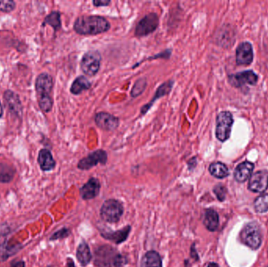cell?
I'll list each match as a JSON object with an SVG mask.
<instances>
[{"instance_id": "6da1fadb", "label": "cell", "mask_w": 268, "mask_h": 267, "mask_svg": "<svg viewBox=\"0 0 268 267\" xmlns=\"http://www.w3.org/2000/svg\"><path fill=\"white\" fill-rule=\"evenodd\" d=\"M94 264L96 267H123L128 258L110 244H102L94 250Z\"/></svg>"}, {"instance_id": "5bb4252c", "label": "cell", "mask_w": 268, "mask_h": 267, "mask_svg": "<svg viewBox=\"0 0 268 267\" xmlns=\"http://www.w3.org/2000/svg\"><path fill=\"white\" fill-rule=\"evenodd\" d=\"M101 188H102V185L99 180L95 177H91V179H89V181L80 188V196L84 201L95 199L99 195Z\"/></svg>"}, {"instance_id": "ac0fdd59", "label": "cell", "mask_w": 268, "mask_h": 267, "mask_svg": "<svg viewBox=\"0 0 268 267\" xmlns=\"http://www.w3.org/2000/svg\"><path fill=\"white\" fill-rule=\"evenodd\" d=\"M24 248V245L21 243L12 244H10L8 240H6L0 244V263L6 262L11 257L18 254Z\"/></svg>"}, {"instance_id": "277c9868", "label": "cell", "mask_w": 268, "mask_h": 267, "mask_svg": "<svg viewBox=\"0 0 268 267\" xmlns=\"http://www.w3.org/2000/svg\"><path fill=\"white\" fill-rule=\"evenodd\" d=\"M262 230L257 222H249L240 231L239 240L252 250L259 249L262 244Z\"/></svg>"}, {"instance_id": "74e56055", "label": "cell", "mask_w": 268, "mask_h": 267, "mask_svg": "<svg viewBox=\"0 0 268 267\" xmlns=\"http://www.w3.org/2000/svg\"><path fill=\"white\" fill-rule=\"evenodd\" d=\"M66 267H75L74 260L71 258H67V262H66Z\"/></svg>"}, {"instance_id": "d6986e66", "label": "cell", "mask_w": 268, "mask_h": 267, "mask_svg": "<svg viewBox=\"0 0 268 267\" xmlns=\"http://www.w3.org/2000/svg\"><path fill=\"white\" fill-rule=\"evenodd\" d=\"M37 161L43 172H50L55 168L56 161L53 158L51 151L48 149L43 148L39 150Z\"/></svg>"}, {"instance_id": "836d02e7", "label": "cell", "mask_w": 268, "mask_h": 267, "mask_svg": "<svg viewBox=\"0 0 268 267\" xmlns=\"http://www.w3.org/2000/svg\"><path fill=\"white\" fill-rule=\"evenodd\" d=\"M190 256L191 258H193L195 261H199V255L198 253L197 249L196 248V243L194 242L192 244L190 248Z\"/></svg>"}, {"instance_id": "f1b7e54d", "label": "cell", "mask_w": 268, "mask_h": 267, "mask_svg": "<svg viewBox=\"0 0 268 267\" xmlns=\"http://www.w3.org/2000/svg\"><path fill=\"white\" fill-rule=\"evenodd\" d=\"M146 86H147V80L145 78H140L137 80L130 93L132 98H137L145 91Z\"/></svg>"}, {"instance_id": "30bf717a", "label": "cell", "mask_w": 268, "mask_h": 267, "mask_svg": "<svg viewBox=\"0 0 268 267\" xmlns=\"http://www.w3.org/2000/svg\"><path fill=\"white\" fill-rule=\"evenodd\" d=\"M107 161H108V154L105 150L99 149V150L93 151L86 157L80 160L77 167L78 169L86 171V170H90L97 166L99 164L103 165H106Z\"/></svg>"}, {"instance_id": "83f0119b", "label": "cell", "mask_w": 268, "mask_h": 267, "mask_svg": "<svg viewBox=\"0 0 268 267\" xmlns=\"http://www.w3.org/2000/svg\"><path fill=\"white\" fill-rule=\"evenodd\" d=\"M253 207L257 213H266L268 212V194L263 193L255 199Z\"/></svg>"}, {"instance_id": "4dcf8cb0", "label": "cell", "mask_w": 268, "mask_h": 267, "mask_svg": "<svg viewBox=\"0 0 268 267\" xmlns=\"http://www.w3.org/2000/svg\"><path fill=\"white\" fill-rule=\"evenodd\" d=\"M213 193L217 197L220 202H223L225 201L227 196V190L223 184H217L213 189Z\"/></svg>"}, {"instance_id": "8d00e7d4", "label": "cell", "mask_w": 268, "mask_h": 267, "mask_svg": "<svg viewBox=\"0 0 268 267\" xmlns=\"http://www.w3.org/2000/svg\"><path fill=\"white\" fill-rule=\"evenodd\" d=\"M188 165H189V170H193L194 168H196V165H197V160H196V157H192V159L189 161L188 163Z\"/></svg>"}, {"instance_id": "603a6c76", "label": "cell", "mask_w": 268, "mask_h": 267, "mask_svg": "<svg viewBox=\"0 0 268 267\" xmlns=\"http://www.w3.org/2000/svg\"><path fill=\"white\" fill-rule=\"evenodd\" d=\"M76 258L78 262L84 267L86 266L92 261L93 255L91 248L85 241H81L77 247Z\"/></svg>"}, {"instance_id": "e0dca14e", "label": "cell", "mask_w": 268, "mask_h": 267, "mask_svg": "<svg viewBox=\"0 0 268 267\" xmlns=\"http://www.w3.org/2000/svg\"><path fill=\"white\" fill-rule=\"evenodd\" d=\"M254 168H255V165L251 161H245L240 163L239 165H237L236 168L234 169V180L240 184L246 182L252 175Z\"/></svg>"}, {"instance_id": "7402d4cb", "label": "cell", "mask_w": 268, "mask_h": 267, "mask_svg": "<svg viewBox=\"0 0 268 267\" xmlns=\"http://www.w3.org/2000/svg\"><path fill=\"white\" fill-rule=\"evenodd\" d=\"M203 224L209 231L217 230L220 225V218L217 211L213 209H206L203 218Z\"/></svg>"}, {"instance_id": "3957f363", "label": "cell", "mask_w": 268, "mask_h": 267, "mask_svg": "<svg viewBox=\"0 0 268 267\" xmlns=\"http://www.w3.org/2000/svg\"><path fill=\"white\" fill-rule=\"evenodd\" d=\"M53 88V80L50 74L43 72L38 75L36 80L38 104L39 108L44 113H49L53 108V101L51 97Z\"/></svg>"}, {"instance_id": "8992f818", "label": "cell", "mask_w": 268, "mask_h": 267, "mask_svg": "<svg viewBox=\"0 0 268 267\" xmlns=\"http://www.w3.org/2000/svg\"><path fill=\"white\" fill-rule=\"evenodd\" d=\"M234 124L233 115L228 111L220 112L216 119V137L220 142L227 141L230 138Z\"/></svg>"}, {"instance_id": "484cf974", "label": "cell", "mask_w": 268, "mask_h": 267, "mask_svg": "<svg viewBox=\"0 0 268 267\" xmlns=\"http://www.w3.org/2000/svg\"><path fill=\"white\" fill-rule=\"evenodd\" d=\"M16 169L13 165L7 163L0 162V183L9 184L14 179Z\"/></svg>"}, {"instance_id": "f546056e", "label": "cell", "mask_w": 268, "mask_h": 267, "mask_svg": "<svg viewBox=\"0 0 268 267\" xmlns=\"http://www.w3.org/2000/svg\"><path fill=\"white\" fill-rule=\"evenodd\" d=\"M71 231L69 228L67 227H63V228L60 229V230H57L54 232L51 236H50V241H58V240H63V239L67 238L71 235Z\"/></svg>"}, {"instance_id": "f35d334b", "label": "cell", "mask_w": 268, "mask_h": 267, "mask_svg": "<svg viewBox=\"0 0 268 267\" xmlns=\"http://www.w3.org/2000/svg\"><path fill=\"white\" fill-rule=\"evenodd\" d=\"M207 267H220V265H218V264L217 263V262H210V263L208 264Z\"/></svg>"}, {"instance_id": "44dd1931", "label": "cell", "mask_w": 268, "mask_h": 267, "mask_svg": "<svg viewBox=\"0 0 268 267\" xmlns=\"http://www.w3.org/2000/svg\"><path fill=\"white\" fill-rule=\"evenodd\" d=\"M140 267H162V257L155 250L147 251L141 258Z\"/></svg>"}, {"instance_id": "8fae6325", "label": "cell", "mask_w": 268, "mask_h": 267, "mask_svg": "<svg viewBox=\"0 0 268 267\" xmlns=\"http://www.w3.org/2000/svg\"><path fill=\"white\" fill-rule=\"evenodd\" d=\"M248 189L253 193H264L268 189V171L259 170L249 178Z\"/></svg>"}, {"instance_id": "e575fe53", "label": "cell", "mask_w": 268, "mask_h": 267, "mask_svg": "<svg viewBox=\"0 0 268 267\" xmlns=\"http://www.w3.org/2000/svg\"><path fill=\"white\" fill-rule=\"evenodd\" d=\"M26 263H25L24 260H13L11 262V266L10 267H25Z\"/></svg>"}, {"instance_id": "1f68e13d", "label": "cell", "mask_w": 268, "mask_h": 267, "mask_svg": "<svg viewBox=\"0 0 268 267\" xmlns=\"http://www.w3.org/2000/svg\"><path fill=\"white\" fill-rule=\"evenodd\" d=\"M16 4L11 0H3L0 1V11L4 13H11L15 11Z\"/></svg>"}, {"instance_id": "d4e9b609", "label": "cell", "mask_w": 268, "mask_h": 267, "mask_svg": "<svg viewBox=\"0 0 268 267\" xmlns=\"http://www.w3.org/2000/svg\"><path fill=\"white\" fill-rule=\"evenodd\" d=\"M91 81L88 80L86 77L81 75L74 80L71 88H70V91L74 95H79L83 91H88L89 88H91Z\"/></svg>"}, {"instance_id": "5b68a950", "label": "cell", "mask_w": 268, "mask_h": 267, "mask_svg": "<svg viewBox=\"0 0 268 267\" xmlns=\"http://www.w3.org/2000/svg\"><path fill=\"white\" fill-rule=\"evenodd\" d=\"M124 213L123 202L115 198L108 199L104 202L100 210V216L104 221L109 223H117Z\"/></svg>"}, {"instance_id": "ffe728a7", "label": "cell", "mask_w": 268, "mask_h": 267, "mask_svg": "<svg viewBox=\"0 0 268 267\" xmlns=\"http://www.w3.org/2000/svg\"><path fill=\"white\" fill-rule=\"evenodd\" d=\"M173 85V80H169V81H166V82H164V83H162V85H160V86L158 87V90H157L156 92H155L154 98L151 99V101H150L148 104L144 105V106L141 108V110H140L141 115H145V114L151 109L152 105H154V103L156 101V100L163 98L164 96L168 95V94L170 93V91H172Z\"/></svg>"}, {"instance_id": "9c48e42d", "label": "cell", "mask_w": 268, "mask_h": 267, "mask_svg": "<svg viewBox=\"0 0 268 267\" xmlns=\"http://www.w3.org/2000/svg\"><path fill=\"white\" fill-rule=\"evenodd\" d=\"M159 25V19L155 13H150L137 23L135 29L137 37H144L155 32Z\"/></svg>"}, {"instance_id": "4fadbf2b", "label": "cell", "mask_w": 268, "mask_h": 267, "mask_svg": "<svg viewBox=\"0 0 268 267\" xmlns=\"http://www.w3.org/2000/svg\"><path fill=\"white\" fill-rule=\"evenodd\" d=\"M95 121L98 127L105 131H115L119 126V118L108 112H99L97 114Z\"/></svg>"}, {"instance_id": "ba28073f", "label": "cell", "mask_w": 268, "mask_h": 267, "mask_svg": "<svg viewBox=\"0 0 268 267\" xmlns=\"http://www.w3.org/2000/svg\"><path fill=\"white\" fill-rule=\"evenodd\" d=\"M258 74L252 70L240 71V72L231 74L227 77V80L231 86L240 88L246 85H256L257 84Z\"/></svg>"}, {"instance_id": "d590c367", "label": "cell", "mask_w": 268, "mask_h": 267, "mask_svg": "<svg viewBox=\"0 0 268 267\" xmlns=\"http://www.w3.org/2000/svg\"><path fill=\"white\" fill-rule=\"evenodd\" d=\"M111 4V1H109V0H95L94 2H93V4L95 6V7H102V6H104V7H107V6H109V4Z\"/></svg>"}, {"instance_id": "b9f144b4", "label": "cell", "mask_w": 268, "mask_h": 267, "mask_svg": "<svg viewBox=\"0 0 268 267\" xmlns=\"http://www.w3.org/2000/svg\"><path fill=\"white\" fill-rule=\"evenodd\" d=\"M47 267H55L54 265H48Z\"/></svg>"}, {"instance_id": "d6a6232c", "label": "cell", "mask_w": 268, "mask_h": 267, "mask_svg": "<svg viewBox=\"0 0 268 267\" xmlns=\"http://www.w3.org/2000/svg\"><path fill=\"white\" fill-rule=\"evenodd\" d=\"M11 227L7 223H1L0 224V237H7L8 234H11Z\"/></svg>"}, {"instance_id": "7a4b0ae2", "label": "cell", "mask_w": 268, "mask_h": 267, "mask_svg": "<svg viewBox=\"0 0 268 267\" xmlns=\"http://www.w3.org/2000/svg\"><path fill=\"white\" fill-rule=\"evenodd\" d=\"M110 28L109 21L98 15L78 17L74 23V30L82 36H96L108 32Z\"/></svg>"}, {"instance_id": "9a60e30c", "label": "cell", "mask_w": 268, "mask_h": 267, "mask_svg": "<svg viewBox=\"0 0 268 267\" xmlns=\"http://www.w3.org/2000/svg\"><path fill=\"white\" fill-rule=\"evenodd\" d=\"M131 226L128 225V226L123 227V229L116 230V231L100 230V233H101V236L105 240L112 241V242L116 244H120L127 240L130 232H131Z\"/></svg>"}, {"instance_id": "2e32d148", "label": "cell", "mask_w": 268, "mask_h": 267, "mask_svg": "<svg viewBox=\"0 0 268 267\" xmlns=\"http://www.w3.org/2000/svg\"><path fill=\"white\" fill-rule=\"evenodd\" d=\"M4 98L11 113L17 117H22L23 114V107L19 96L15 94L14 91H7L4 93Z\"/></svg>"}, {"instance_id": "cb8c5ba5", "label": "cell", "mask_w": 268, "mask_h": 267, "mask_svg": "<svg viewBox=\"0 0 268 267\" xmlns=\"http://www.w3.org/2000/svg\"><path fill=\"white\" fill-rule=\"evenodd\" d=\"M209 172L217 179L222 180L229 175V169L224 163L215 161L210 164Z\"/></svg>"}, {"instance_id": "4316f807", "label": "cell", "mask_w": 268, "mask_h": 267, "mask_svg": "<svg viewBox=\"0 0 268 267\" xmlns=\"http://www.w3.org/2000/svg\"><path fill=\"white\" fill-rule=\"evenodd\" d=\"M46 25H50L53 30L57 32L61 28V13L59 11H53L50 15H47L45 18L43 23V26Z\"/></svg>"}, {"instance_id": "52a82bcc", "label": "cell", "mask_w": 268, "mask_h": 267, "mask_svg": "<svg viewBox=\"0 0 268 267\" xmlns=\"http://www.w3.org/2000/svg\"><path fill=\"white\" fill-rule=\"evenodd\" d=\"M102 54L98 50H90L82 57L80 67L87 76H95L99 71L102 62Z\"/></svg>"}, {"instance_id": "60d3db41", "label": "cell", "mask_w": 268, "mask_h": 267, "mask_svg": "<svg viewBox=\"0 0 268 267\" xmlns=\"http://www.w3.org/2000/svg\"><path fill=\"white\" fill-rule=\"evenodd\" d=\"M185 266L189 267V259L185 260Z\"/></svg>"}, {"instance_id": "ab89813d", "label": "cell", "mask_w": 268, "mask_h": 267, "mask_svg": "<svg viewBox=\"0 0 268 267\" xmlns=\"http://www.w3.org/2000/svg\"><path fill=\"white\" fill-rule=\"evenodd\" d=\"M4 115V108H3L2 104L0 102V119L3 117Z\"/></svg>"}, {"instance_id": "7c38bea8", "label": "cell", "mask_w": 268, "mask_h": 267, "mask_svg": "<svg viewBox=\"0 0 268 267\" xmlns=\"http://www.w3.org/2000/svg\"><path fill=\"white\" fill-rule=\"evenodd\" d=\"M254 53L252 43L243 42L240 43L235 52V61L238 66H249L253 61Z\"/></svg>"}]
</instances>
